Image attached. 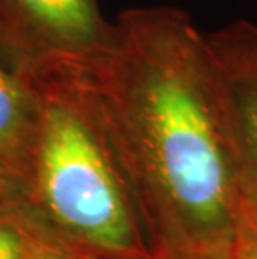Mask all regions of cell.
Masks as SVG:
<instances>
[{"label": "cell", "instance_id": "6da1fadb", "mask_svg": "<svg viewBox=\"0 0 257 259\" xmlns=\"http://www.w3.org/2000/svg\"><path fill=\"white\" fill-rule=\"evenodd\" d=\"M82 72L152 254L231 242L237 166L190 15L124 10Z\"/></svg>", "mask_w": 257, "mask_h": 259}, {"label": "cell", "instance_id": "3957f363", "mask_svg": "<svg viewBox=\"0 0 257 259\" xmlns=\"http://www.w3.org/2000/svg\"><path fill=\"white\" fill-rule=\"evenodd\" d=\"M111 25L99 0H0V56L25 75L84 69Z\"/></svg>", "mask_w": 257, "mask_h": 259}, {"label": "cell", "instance_id": "7a4b0ae2", "mask_svg": "<svg viewBox=\"0 0 257 259\" xmlns=\"http://www.w3.org/2000/svg\"><path fill=\"white\" fill-rule=\"evenodd\" d=\"M27 77L39 109L29 166L15 192L77 244L109 259H150L82 69Z\"/></svg>", "mask_w": 257, "mask_h": 259}, {"label": "cell", "instance_id": "ba28073f", "mask_svg": "<svg viewBox=\"0 0 257 259\" xmlns=\"http://www.w3.org/2000/svg\"><path fill=\"white\" fill-rule=\"evenodd\" d=\"M229 244L231 242L217 246H199L159 251L154 252L150 259H229Z\"/></svg>", "mask_w": 257, "mask_h": 259}, {"label": "cell", "instance_id": "30bf717a", "mask_svg": "<svg viewBox=\"0 0 257 259\" xmlns=\"http://www.w3.org/2000/svg\"><path fill=\"white\" fill-rule=\"evenodd\" d=\"M9 192H15L14 191V184H12V181H10L2 161H0V196L9 194Z\"/></svg>", "mask_w": 257, "mask_h": 259}, {"label": "cell", "instance_id": "52a82bcc", "mask_svg": "<svg viewBox=\"0 0 257 259\" xmlns=\"http://www.w3.org/2000/svg\"><path fill=\"white\" fill-rule=\"evenodd\" d=\"M237 166L229 259H257V181Z\"/></svg>", "mask_w": 257, "mask_h": 259}, {"label": "cell", "instance_id": "8fae6325", "mask_svg": "<svg viewBox=\"0 0 257 259\" xmlns=\"http://www.w3.org/2000/svg\"><path fill=\"white\" fill-rule=\"evenodd\" d=\"M9 194H10V192H9ZM4 196H5V194H4Z\"/></svg>", "mask_w": 257, "mask_h": 259}, {"label": "cell", "instance_id": "5b68a950", "mask_svg": "<svg viewBox=\"0 0 257 259\" xmlns=\"http://www.w3.org/2000/svg\"><path fill=\"white\" fill-rule=\"evenodd\" d=\"M37 109V92L32 80L0 56V161L14 191H17L29 166Z\"/></svg>", "mask_w": 257, "mask_h": 259}, {"label": "cell", "instance_id": "9c48e42d", "mask_svg": "<svg viewBox=\"0 0 257 259\" xmlns=\"http://www.w3.org/2000/svg\"><path fill=\"white\" fill-rule=\"evenodd\" d=\"M35 259H109V257L102 256L99 252L92 251L82 244H77V242L70 241Z\"/></svg>", "mask_w": 257, "mask_h": 259}, {"label": "cell", "instance_id": "277c9868", "mask_svg": "<svg viewBox=\"0 0 257 259\" xmlns=\"http://www.w3.org/2000/svg\"><path fill=\"white\" fill-rule=\"evenodd\" d=\"M204 40L229 146L257 181V24L232 20L204 34Z\"/></svg>", "mask_w": 257, "mask_h": 259}, {"label": "cell", "instance_id": "8992f818", "mask_svg": "<svg viewBox=\"0 0 257 259\" xmlns=\"http://www.w3.org/2000/svg\"><path fill=\"white\" fill-rule=\"evenodd\" d=\"M70 241L17 192L0 196V259H35Z\"/></svg>", "mask_w": 257, "mask_h": 259}]
</instances>
